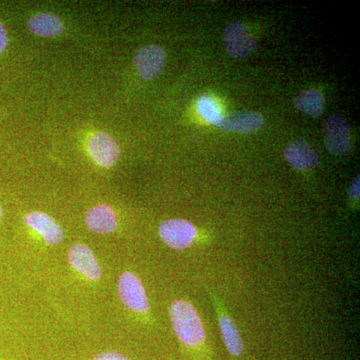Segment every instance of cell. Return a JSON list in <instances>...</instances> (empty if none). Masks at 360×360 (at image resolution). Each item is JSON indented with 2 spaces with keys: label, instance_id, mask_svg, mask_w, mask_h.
Here are the masks:
<instances>
[{
  "label": "cell",
  "instance_id": "obj_1",
  "mask_svg": "<svg viewBox=\"0 0 360 360\" xmlns=\"http://www.w3.org/2000/svg\"><path fill=\"white\" fill-rule=\"evenodd\" d=\"M169 315L175 335L184 345L196 347L205 342V326L198 310L191 302L175 300L170 307Z\"/></svg>",
  "mask_w": 360,
  "mask_h": 360
},
{
  "label": "cell",
  "instance_id": "obj_2",
  "mask_svg": "<svg viewBox=\"0 0 360 360\" xmlns=\"http://www.w3.org/2000/svg\"><path fill=\"white\" fill-rule=\"evenodd\" d=\"M161 240L174 250H184L193 245L198 236V229L186 219H168L158 227Z\"/></svg>",
  "mask_w": 360,
  "mask_h": 360
},
{
  "label": "cell",
  "instance_id": "obj_3",
  "mask_svg": "<svg viewBox=\"0 0 360 360\" xmlns=\"http://www.w3.org/2000/svg\"><path fill=\"white\" fill-rule=\"evenodd\" d=\"M118 295L127 309L139 314H146L149 302L141 279L130 271L123 272L118 279Z\"/></svg>",
  "mask_w": 360,
  "mask_h": 360
},
{
  "label": "cell",
  "instance_id": "obj_4",
  "mask_svg": "<svg viewBox=\"0 0 360 360\" xmlns=\"http://www.w3.org/2000/svg\"><path fill=\"white\" fill-rule=\"evenodd\" d=\"M225 49L232 58L241 59L250 56L257 49V41L241 22H232L225 27L224 33Z\"/></svg>",
  "mask_w": 360,
  "mask_h": 360
},
{
  "label": "cell",
  "instance_id": "obj_5",
  "mask_svg": "<svg viewBox=\"0 0 360 360\" xmlns=\"http://www.w3.org/2000/svg\"><path fill=\"white\" fill-rule=\"evenodd\" d=\"M326 134V148L333 155H347L352 149L350 127L345 118L340 115H331L323 125Z\"/></svg>",
  "mask_w": 360,
  "mask_h": 360
},
{
  "label": "cell",
  "instance_id": "obj_6",
  "mask_svg": "<svg viewBox=\"0 0 360 360\" xmlns=\"http://www.w3.org/2000/svg\"><path fill=\"white\" fill-rule=\"evenodd\" d=\"M87 146L90 156L99 167H113L120 158V148L117 142L105 132L99 131L92 134Z\"/></svg>",
  "mask_w": 360,
  "mask_h": 360
},
{
  "label": "cell",
  "instance_id": "obj_7",
  "mask_svg": "<svg viewBox=\"0 0 360 360\" xmlns=\"http://www.w3.org/2000/svg\"><path fill=\"white\" fill-rule=\"evenodd\" d=\"M167 53L160 45L142 47L134 56V65L141 78L151 80L158 77L165 66Z\"/></svg>",
  "mask_w": 360,
  "mask_h": 360
},
{
  "label": "cell",
  "instance_id": "obj_8",
  "mask_svg": "<svg viewBox=\"0 0 360 360\" xmlns=\"http://www.w3.org/2000/svg\"><path fill=\"white\" fill-rule=\"evenodd\" d=\"M68 262L71 266L90 281H98L101 277V267L89 246L77 243L68 251Z\"/></svg>",
  "mask_w": 360,
  "mask_h": 360
},
{
  "label": "cell",
  "instance_id": "obj_9",
  "mask_svg": "<svg viewBox=\"0 0 360 360\" xmlns=\"http://www.w3.org/2000/svg\"><path fill=\"white\" fill-rule=\"evenodd\" d=\"M26 225L37 232L49 245H56L63 241L65 232L63 227L46 213L33 212L25 217Z\"/></svg>",
  "mask_w": 360,
  "mask_h": 360
},
{
  "label": "cell",
  "instance_id": "obj_10",
  "mask_svg": "<svg viewBox=\"0 0 360 360\" xmlns=\"http://www.w3.org/2000/svg\"><path fill=\"white\" fill-rule=\"evenodd\" d=\"M214 303L220 333H221L225 347L233 356H239L243 352V342L238 326L232 321L231 315L225 312L221 302H217L214 298Z\"/></svg>",
  "mask_w": 360,
  "mask_h": 360
},
{
  "label": "cell",
  "instance_id": "obj_11",
  "mask_svg": "<svg viewBox=\"0 0 360 360\" xmlns=\"http://www.w3.org/2000/svg\"><path fill=\"white\" fill-rule=\"evenodd\" d=\"M264 122V117L259 113L252 112V111H239L222 117L215 125L225 131L252 134L257 131Z\"/></svg>",
  "mask_w": 360,
  "mask_h": 360
},
{
  "label": "cell",
  "instance_id": "obj_12",
  "mask_svg": "<svg viewBox=\"0 0 360 360\" xmlns=\"http://www.w3.org/2000/svg\"><path fill=\"white\" fill-rule=\"evenodd\" d=\"M85 224L94 233L108 234L117 227V217L110 205H96L85 215Z\"/></svg>",
  "mask_w": 360,
  "mask_h": 360
},
{
  "label": "cell",
  "instance_id": "obj_13",
  "mask_svg": "<svg viewBox=\"0 0 360 360\" xmlns=\"http://www.w3.org/2000/svg\"><path fill=\"white\" fill-rule=\"evenodd\" d=\"M284 156L288 163L297 170H305L319 165V155L304 141H295L284 148Z\"/></svg>",
  "mask_w": 360,
  "mask_h": 360
},
{
  "label": "cell",
  "instance_id": "obj_14",
  "mask_svg": "<svg viewBox=\"0 0 360 360\" xmlns=\"http://www.w3.org/2000/svg\"><path fill=\"white\" fill-rule=\"evenodd\" d=\"M28 30L41 37H58L65 30V25L58 16L52 13H39L32 16L27 23Z\"/></svg>",
  "mask_w": 360,
  "mask_h": 360
},
{
  "label": "cell",
  "instance_id": "obj_15",
  "mask_svg": "<svg viewBox=\"0 0 360 360\" xmlns=\"http://www.w3.org/2000/svg\"><path fill=\"white\" fill-rule=\"evenodd\" d=\"M324 97L319 90L310 89L296 96L293 104L297 110L302 111L312 117H319L324 110Z\"/></svg>",
  "mask_w": 360,
  "mask_h": 360
},
{
  "label": "cell",
  "instance_id": "obj_16",
  "mask_svg": "<svg viewBox=\"0 0 360 360\" xmlns=\"http://www.w3.org/2000/svg\"><path fill=\"white\" fill-rule=\"evenodd\" d=\"M196 105H198V112L205 118L206 122L217 124L221 120V111L219 110V104L217 103V101L212 97L208 96H201L198 99Z\"/></svg>",
  "mask_w": 360,
  "mask_h": 360
},
{
  "label": "cell",
  "instance_id": "obj_17",
  "mask_svg": "<svg viewBox=\"0 0 360 360\" xmlns=\"http://www.w3.org/2000/svg\"><path fill=\"white\" fill-rule=\"evenodd\" d=\"M92 360H129V357L125 356L117 352H104L97 354Z\"/></svg>",
  "mask_w": 360,
  "mask_h": 360
},
{
  "label": "cell",
  "instance_id": "obj_18",
  "mask_svg": "<svg viewBox=\"0 0 360 360\" xmlns=\"http://www.w3.org/2000/svg\"><path fill=\"white\" fill-rule=\"evenodd\" d=\"M348 195H349L350 200H359L360 195V180L359 175H357L348 189Z\"/></svg>",
  "mask_w": 360,
  "mask_h": 360
},
{
  "label": "cell",
  "instance_id": "obj_19",
  "mask_svg": "<svg viewBox=\"0 0 360 360\" xmlns=\"http://www.w3.org/2000/svg\"><path fill=\"white\" fill-rule=\"evenodd\" d=\"M7 44L6 30L4 25L0 23V53L4 51Z\"/></svg>",
  "mask_w": 360,
  "mask_h": 360
},
{
  "label": "cell",
  "instance_id": "obj_20",
  "mask_svg": "<svg viewBox=\"0 0 360 360\" xmlns=\"http://www.w3.org/2000/svg\"><path fill=\"white\" fill-rule=\"evenodd\" d=\"M1 213H2V212H1V207H0V217H1Z\"/></svg>",
  "mask_w": 360,
  "mask_h": 360
}]
</instances>
